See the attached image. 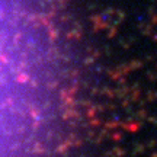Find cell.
I'll list each match as a JSON object with an SVG mask.
<instances>
[{
	"mask_svg": "<svg viewBox=\"0 0 157 157\" xmlns=\"http://www.w3.org/2000/svg\"><path fill=\"white\" fill-rule=\"evenodd\" d=\"M23 78V42L15 0H0V127L16 117Z\"/></svg>",
	"mask_w": 157,
	"mask_h": 157,
	"instance_id": "obj_1",
	"label": "cell"
}]
</instances>
